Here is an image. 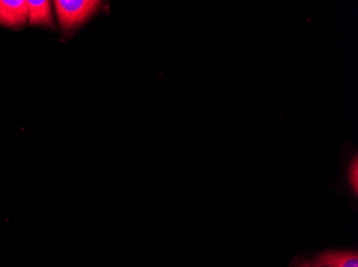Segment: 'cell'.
Masks as SVG:
<instances>
[{"label":"cell","instance_id":"cell-1","mask_svg":"<svg viewBox=\"0 0 358 267\" xmlns=\"http://www.w3.org/2000/svg\"><path fill=\"white\" fill-rule=\"evenodd\" d=\"M102 6L103 3L94 0H57L53 3L60 29L68 36L85 25L101 10Z\"/></svg>","mask_w":358,"mask_h":267},{"label":"cell","instance_id":"cell-2","mask_svg":"<svg viewBox=\"0 0 358 267\" xmlns=\"http://www.w3.org/2000/svg\"><path fill=\"white\" fill-rule=\"evenodd\" d=\"M27 24V1L0 0V25L19 30Z\"/></svg>","mask_w":358,"mask_h":267},{"label":"cell","instance_id":"cell-3","mask_svg":"<svg viewBox=\"0 0 358 267\" xmlns=\"http://www.w3.org/2000/svg\"><path fill=\"white\" fill-rule=\"evenodd\" d=\"M27 23L30 25L53 28V3L48 0H43V1L28 0Z\"/></svg>","mask_w":358,"mask_h":267},{"label":"cell","instance_id":"cell-4","mask_svg":"<svg viewBox=\"0 0 358 267\" xmlns=\"http://www.w3.org/2000/svg\"><path fill=\"white\" fill-rule=\"evenodd\" d=\"M320 267H358L357 252H327L317 259Z\"/></svg>","mask_w":358,"mask_h":267},{"label":"cell","instance_id":"cell-5","mask_svg":"<svg viewBox=\"0 0 358 267\" xmlns=\"http://www.w3.org/2000/svg\"><path fill=\"white\" fill-rule=\"evenodd\" d=\"M358 164L357 158L354 160L353 165H351V170H350V183L353 186L354 190L357 192L358 190Z\"/></svg>","mask_w":358,"mask_h":267},{"label":"cell","instance_id":"cell-6","mask_svg":"<svg viewBox=\"0 0 358 267\" xmlns=\"http://www.w3.org/2000/svg\"><path fill=\"white\" fill-rule=\"evenodd\" d=\"M299 267H313V265L310 264V263H303V264H301V266Z\"/></svg>","mask_w":358,"mask_h":267}]
</instances>
